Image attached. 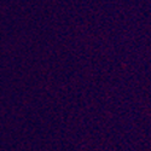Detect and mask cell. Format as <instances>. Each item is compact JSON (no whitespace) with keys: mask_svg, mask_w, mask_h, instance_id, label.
<instances>
[]
</instances>
